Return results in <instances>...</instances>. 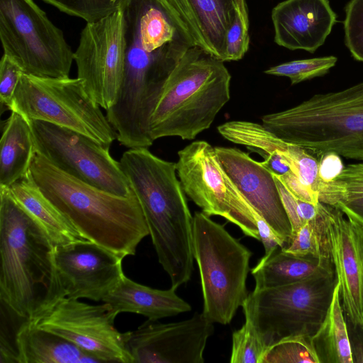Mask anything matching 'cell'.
<instances>
[{
	"instance_id": "obj_1",
	"label": "cell",
	"mask_w": 363,
	"mask_h": 363,
	"mask_svg": "<svg viewBox=\"0 0 363 363\" xmlns=\"http://www.w3.org/2000/svg\"><path fill=\"white\" fill-rule=\"evenodd\" d=\"M142 206L158 261L177 289L194 269L193 219L176 163L148 147L129 148L119 161Z\"/></svg>"
},
{
	"instance_id": "obj_2",
	"label": "cell",
	"mask_w": 363,
	"mask_h": 363,
	"mask_svg": "<svg viewBox=\"0 0 363 363\" xmlns=\"http://www.w3.org/2000/svg\"><path fill=\"white\" fill-rule=\"evenodd\" d=\"M29 173L84 239L124 258L134 255L141 240L150 235L133 189L126 196L109 193L71 177L38 153Z\"/></svg>"
},
{
	"instance_id": "obj_3",
	"label": "cell",
	"mask_w": 363,
	"mask_h": 363,
	"mask_svg": "<svg viewBox=\"0 0 363 363\" xmlns=\"http://www.w3.org/2000/svg\"><path fill=\"white\" fill-rule=\"evenodd\" d=\"M51 239L38 223L0 186V299L32 320L63 298Z\"/></svg>"
},
{
	"instance_id": "obj_4",
	"label": "cell",
	"mask_w": 363,
	"mask_h": 363,
	"mask_svg": "<svg viewBox=\"0 0 363 363\" xmlns=\"http://www.w3.org/2000/svg\"><path fill=\"white\" fill-rule=\"evenodd\" d=\"M223 62L197 45L185 52L151 116L153 140L170 136L193 140L210 128L230 97L231 76Z\"/></svg>"
},
{
	"instance_id": "obj_5",
	"label": "cell",
	"mask_w": 363,
	"mask_h": 363,
	"mask_svg": "<svg viewBox=\"0 0 363 363\" xmlns=\"http://www.w3.org/2000/svg\"><path fill=\"white\" fill-rule=\"evenodd\" d=\"M261 120L278 138L311 154L335 153L363 161V82L341 91L315 94Z\"/></svg>"
},
{
	"instance_id": "obj_6",
	"label": "cell",
	"mask_w": 363,
	"mask_h": 363,
	"mask_svg": "<svg viewBox=\"0 0 363 363\" xmlns=\"http://www.w3.org/2000/svg\"><path fill=\"white\" fill-rule=\"evenodd\" d=\"M192 245L202 312L214 323L228 325L248 296L246 281L252 252L203 212L194 215Z\"/></svg>"
},
{
	"instance_id": "obj_7",
	"label": "cell",
	"mask_w": 363,
	"mask_h": 363,
	"mask_svg": "<svg viewBox=\"0 0 363 363\" xmlns=\"http://www.w3.org/2000/svg\"><path fill=\"white\" fill-rule=\"evenodd\" d=\"M337 283L335 272L294 284L254 289L242 306L269 347L298 334L313 336L323 322Z\"/></svg>"
},
{
	"instance_id": "obj_8",
	"label": "cell",
	"mask_w": 363,
	"mask_h": 363,
	"mask_svg": "<svg viewBox=\"0 0 363 363\" xmlns=\"http://www.w3.org/2000/svg\"><path fill=\"white\" fill-rule=\"evenodd\" d=\"M9 110L28 121H42L79 132L108 147L117 139L101 106L78 77H41L23 73Z\"/></svg>"
},
{
	"instance_id": "obj_9",
	"label": "cell",
	"mask_w": 363,
	"mask_h": 363,
	"mask_svg": "<svg viewBox=\"0 0 363 363\" xmlns=\"http://www.w3.org/2000/svg\"><path fill=\"white\" fill-rule=\"evenodd\" d=\"M0 39L4 54L25 74L69 77L74 52L33 0H0Z\"/></svg>"
},
{
	"instance_id": "obj_10",
	"label": "cell",
	"mask_w": 363,
	"mask_h": 363,
	"mask_svg": "<svg viewBox=\"0 0 363 363\" xmlns=\"http://www.w3.org/2000/svg\"><path fill=\"white\" fill-rule=\"evenodd\" d=\"M177 173L185 194L206 215L218 216L259 240L255 216L222 167L215 147L194 141L178 152Z\"/></svg>"
},
{
	"instance_id": "obj_11",
	"label": "cell",
	"mask_w": 363,
	"mask_h": 363,
	"mask_svg": "<svg viewBox=\"0 0 363 363\" xmlns=\"http://www.w3.org/2000/svg\"><path fill=\"white\" fill-rule=\"evenodd\" d=\"M36 153L65 173L109 193L128 196L130 184L110 147L71 129L28 120Z\"/></svg>"
},
{
	"instance_id": "obj_12",
	"label": "cell",
	"mask_w": 363,
	"mask_h": 363,
	"mask_svg": "<svg viewBox=\"0 0 363 363\" xmlns=\"http://www.w3.org/2000/svg\"><path fill=\"white\" fill-rule=\"evenodd\" d=\"M125 20L123 6L86 25L74 52L77 77L104 109L116 103L125 65Z\"/></svg>"
},
{
	"instance_id": "obj_13",
	"label": "cell",
	"mask_w": 363,
	"mask_h": 363,
	"mask_svg": "<svg viewBox=\"0 0 363 363\" xmlns=\"http://www.w3.org/2000/svg\"><path fill=\"white\" fill-rule=\"evenodd\" d=\"M116 316L107 303L91 305L63 297L28 320L67 340L99 362L133 363L123 333L114 326Z\"/></svg>"
},
{
	"instance_id": "obj_14",
	"label": "cell",
	"mask_w": 363,
	"mask_h": 363,
	"mask_svg": "<svg viewBox=\"0 0 363 363\" xmlns=\"http://www.w3.org/2000/svg\"><path fill=\"white\" fill-rule=\"evenodd\" d=\"M214 323L203 312L179 322L147 320L123 333L133 363H203V352Z\"/></svg>"
},
{
	"instance_id": "obj_15",
	"label": "cell",
	"mask_w": 363,
	"mask_h": 363,
	"mask_svg": "<svg viewBox=\"0 0 363 363\" xmlns=\"http://www.w3.org/2000/svg\"><path fill=\"white\" fill-rule=\"evenodd\" d=\"M54 262L64 296L99 301L125 274L123 257L88 240L57 245Z\"/></svg>"
},
{
	"instance_id": "obj_16",
	"label": "cell",
	"mask_w": 363,
	"mask_h": 363,
	"mask_svg": "<svg viewBox=\"0 0 363 363\" xmlns=\"http://www.w3.org/2000/svg\"><path fill=\"white\" fill-rule=\"evenodd\" d=\"M323 204L330 259L345 318L363 328V226Z\"/></svg>"
},
{
	"instance_id": "obj_17",
	"label": "cell",
	"mask_w": 363,
	"mask_h": 363,
	"mask_svg": "<svg viewBox=\"0 0 363 363\" xmlns=\"http://www.w3.org/2000/svg\"><path fill=\"white\" fill-rule=\"evenodd\" d=\"M215 149L222 167L239 191L285 245L292 229L272 173L238 148Z\"/></svg>"
},
{
	"instance_id": "obj_18",
	"label": "cell",
	"mask_w": 363,
	"mask_h": 363,
	"mask_svg": "<svg viewBox=\"0 0 363 363\" xmlns=\"http://www.w3.org/2000/svg\"><path fill=\"white\" fill-rule=\"evenodd\" d=\"M336 18L328 0H285L272 11L274 42L313 53L325 43Z\"/></svg>"
},
{
	"instance_id": "obj_19",
	"label": "cell",
	"mask_w": 363,
	"mask_h": 363,
	"mask_svg": "<svg viewBox=\"0 0 363 363\" xmlns=\"http://www.w3.org/2000/svg\"><path fill=\"white\" fill-rule=\"evenodd\" d=\"M196 45L225 62V38L238 13L235 0H162Z\"/></svg>"
},
{
	"instance_id": "obj_20",
	"label": "cell",
	"mask_w": 363,
	"mask_h": 363,
	"mask_svg": "<svg viewBox=\"0 0 363 363\" xmlns=\"http://www.w3.org/2000/svg\"><path fill=\"white\" fill-rule=\"evenodd\" d=\"M175 289H153L133 281L125 274L102 300L118 315L121 313L140 314L148 320L177 315L191 310V305L179 297Z\"/></svg>"
},
{
	"instance_id": "obj_21",
	"label": "cell",
	"mask_w": 363,
	"mask_h": 363,
	"mask_svg": "<svg viewBox=\"0 0 363 363\" xmlns=\"http://www.w3.org/2000/svg\"><path fill=\"white\" fill-rule=\"evenodd\" d=\"M18 363L99 362L74 344L24 320L16 333Z\"/></svg>"
},
{
	"instance_id": "obj_22",
	"label": "cell",
	"mask_w": 363,
	"mask_h": 363,
	"mask_svg": "<svg viewBox=\"0 0 363 363\" xmlns=\"http://www.w3.org/2000/svg\"><path fill=\"white\" fill-rule=\"evenodd\" d=\"M7 188L16 201L44 229L55 246L86 240L45 196L29 172Z\"/></svg>"
},
{
	"instance_id": "obj_23",
	"label": "cell",
	"mask_w": 363,
	"mask_h": 363,
	"mask_svg": "<svg viewBox=\"0 0 363 363\" xmlns=\"http://www.w3.org/2000/svg\"><path fill=\"white\" fill-rule=\"evenodd\" d=\"M333 272L335 270L331 260L294 255L281 247L264 255L251 270L255 289L289 285Z\"/></svg>"
},
{
	"instance_id": "obj_24",
	"label": "cell",
	"mask_w": 363,
	"mask_h": 363,
	"mask_svg": "<svg viewBox=\"0 0 363 363\" xmlns=\"http://www.w3.org/2000/svg\"><path fill=\"white\" fill-rule=\"evenodd\" d=\"M35 155L28 121L11 111L5 121L0 141V186L9 187L28 174Z\"/></svg>"
},
{
	"instance_id": "obj_25",
	"label": "cell",
	"mask_w": 363,
	"mask_h": 363,
	"mask_svg": "<svg viewBox=\"0 0 363 363\" xmlns=\"http://www.w3.org/2000/svg\"><path fill=\"white\" fill-rule=\"evenodd\" d=\"M311 338L320 363H352L337 284L325 316Z\"/></svg>"
},
{
	"instance_id": "obj_26",
	"label": "cell",
	"mask_w": 363,
	"mask_h": 363,
	"mask_svg": "<svg viewBox=\"0 0 363 363\" xmlns=\"http://www.w3.org/2000/svg\"><path fill=\"white\" fill-rule=\"evenodd\" d=\"M281 249L297 256L331 260L323 203H318L316 216L293 233Z\"/></svg>"
},
{
	"instance_id": "obj_27",
	"label": "cell",
	"mask_w": 363,
	"mask_h": 363,
	"mask_svg": "<svg viewBox=\"0 0 363 363\" xmlns=\"http://www.w3.org/2000/svg\"><path fill=\"white\" fill-rule=\"evenodd\" d=\"M263 363H320L311 336L298 334L269 346Z\"/></svg>"
},
{
	"instance_id": "obj_28",
	"label": "cell",
	"mask_w": 363,
	"mask_h": 363,
	"mask_svg": "<svg viewBox=\"0 0 363 363\" xmlns=\"http://www.w3.org/2000/svg\"><path fill=\"white\" fill-rule=\"evenodd\" d=\"M268 346L252 322L245 318L243 325L232 335L231 363H263Z\"/></svg>"
},
{
	"instance_id": "obj_29",
	"label": "cell",
	"mask_w": 363,
	"mask_h": 363,
	"mask_svg": "<svg viewBox=\"0 0 363 363\" xmlns=\"http://www.w3.org/2000/svg\"><path fill=\"white\" fill-rule=\"evenodd\" d=\"M335 56L294 60L272 67L264 71L269 75L286 77L291 84H296L314 77L323 76L335 65Z\"/></svg>"
},
{
	"instance_id": "obj_30",
	"label": "cell",
	"mask_w": 363,
	"mask_h": 363,
	"mask_svg": "<svg viewBox=\"0 0 363 363\" xmlns=\"http://www.w3.org/2000/svg\"><path fill=\"white\" fill-rule=\"evenodd\" d=\"M86 23L101 19L121 7V0H42Z\"/></svg>"
},
{
	"instance_id": "obj_31",
	"label": "cell",
	"mask_w": 363,
	"mask_h": 363,
	"mask_svg": "<svg viewBox=\"0 0 363 363\" xmlns=\"http://www.w3.org/2000/svg\"><path fill=\"white\" fill-rule=\"evenodd\" d=\"M345 43L356 60L363 62V0H350L345 8Z\"/></svg>"
},
{
	"instance_id": "obj_32",
	"label": "cell",
	"mask_w": 363,
	"mask_h": 363,
	"mask_svg": "<svg viewBox=\"0 0 363 363\" xmlns=\"http://www.w3.org/2000/svg\"><path fill=\"white\" fill-rule=\"evenodd\" d=\"M289 164L291 171L318 196L325 182L319 174V161L303 147L294 145Z\"/></svg>"
},
{
	"instance_id": "obj_33",
	"label": "cell",
	"mask_w": 363,
	"mask_h": 363,
	"mask_svg": "<svg viewBox=\"0 0 363 363\" xmlns=\"http://www.w3.org/2000/svg\"><path fill=\"white\" fill-rule=\"evenodd\" d=\"M249 30L238 13L226 34L225 62L241 60L249 49Z\"/></svg>"
},
{
	"instance_id": "obj_34",
	"label": "cell",
	"mask_w": 363,
	"mask_h": 363,
	"mask_svg": "<svg viewBox=\"0 0 363 363\" xmlns=\"http://www.w3.org/2000/svg\"><path fill=\"white\" fill-rule=\"evenodd\" d=\"M23 71L11 57L4 54L0 61V100L9 110Z\"/></svg>"
},
{
	"instance_id": "obj_35",
	"label": "cell",
	"mask_w": 363,
	"mask_h": 363,
	"mask_svg": "<svg viewBox=\"0 0 363 363\" xmlns=\"http://www.w3.org/2000/svg\"><path fill=\"white\" fill-rule=\"evenodd\" d=\"M334 179L343 193L342 200L363 196V162L347 165Z\"/></svg>"
},
{
	"instance_id": "obj_36",
	"label": "cell",
	"mask_w": 363,
	"mask_h": 363,
	"mask_svg": "<svg viewBox=\"0 0 363 363\" xmlns=\"http://www.w3.org/2000/svg\"><path fill=\"white\" fill-rule=\"evenodd\" d=\"M277 177L296 199L314 204L319 203L318 196L306 186L293 172Z\"/></svg>"
},
{
	"instance_id": "obj_37",
	"label": "cell",
	"mask_w": 363,
	"mask_h": 363,
	"mask_svg": "<svg viewBox=\"0 0 363 363\" xmlns=\"http://www.w3.org/2000/svg\"><path fill=\"white\" fill-rule=\"evenodd\" d=\"M273 176L278 187L284 209L289 219L293 233L303 225L299 216L297 199L289 192L277 176L274 174Z\"/></svg>"
},
{
	"instance_id": "obj_38",
	"label": "cell",
	"mask_w": 363,
	"mask_h": 363,
	"mask_svg": "<svg viewBox=\"0 0 363 363\" xmlns=\"http://www.w3.org/2000/svg\"><path fill=\"white\" fill-rule=\"evenodd\" d=\"M255 219L259 240L262 242L264 248V255H269L279 248L283 247L284 244L282 240L258 213L256 214Z\"/></svg>"
},
{
	"instance_id": "obj_39",
	"label": "cell",
	"mask_w": 363,
	"mask_h": 363,
	"mask_svg": "<svg viewBox=\"0 0 363 363\" xmlns=\"http://www.w3.org/2000/svg\"><path fill=\"white\" fill-rule=\"evenodd\" d=\"M343 168L340 156L335 153L323 155L319 161V174L324 182L335 179Z\"/></svg>"
},
{
	"instance_id": "obj_40",
	"label": "cell",
	"mask_w": 363,
	"mask_h": 363,
	"mask_svg": "<svg viewBox=\"0 0 363 363\" xmlns=\"http://www.w3.org/2000/svg\"><path fill=\"white\" fill-rule=\"evenodd\" d=\"M346 319V318H345ZM352 363H363V328L346 319Z\"/></svg>"
},
{
	"instance_id": "obj_41",
	"label": "cell",
	"mask_w": 363,
	"mask_h": 363,
	"mask_svg": "<svg viewBox=\"0 0 363 363\" xmlns=\"http://www.w3.org/2000/svg\"><path fill=\"white\" fill-rule=\"evenodd\" d=\"M348 218L363 226V196L344 199L335 206Z\"/></svg>"
},
{
	"instance_id": "obj_42",
	"label": "cell",
	"mask_w": 363,
	"mask_h": 363,
	"mask_svg": "<svg viewBox=\"0 0 363 363\" xmlns=\"http://www.w3.org/2000/svg\"><path fill=\"white\" fill-rule=\"evenodd\" d=\"M262 157L264 158L261 162L262 165L274 175L281 176L292 172L288 162L279 155L266 154Z\"/></svg>"
},
{
	"instance_id": "obj_43",
	"label": "cell",
	"mask_w": 363,
	"mask_h": 363,
	"mask_svg": "<svg viewBox=\"0 0 363 363\" xmlns=\"http://www.w3.org/2000/svg\"><path fill=\"white\" fill-rule=\"evenodd\" d=\"M235 2L245 28L249 30L248 11L245 0H235Z\"/></svg>"
}]
</instances>
